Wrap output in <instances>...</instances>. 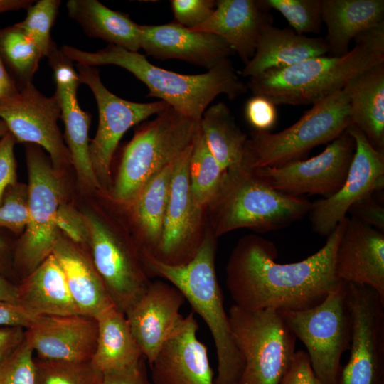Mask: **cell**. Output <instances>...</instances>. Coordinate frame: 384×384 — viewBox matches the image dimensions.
<instances>
[{
  "instance_id": "cell-1",
  "label": "cell",
  "mask_w": 384,
  "mask_h": 384,
  "mask_svg": "<svg viewBox=\"0 0 384 384\" xmlns=\"http://www.w3.org/2000/svg\"><path fill=\"white\" fill-rule=\"evenodd\" d=\"M346 218L319 250L293 263L276 262L272 242L253 234L242 237L225 267V284L234 304L250 311H302L320 304L341 282L334 260Z\"/></svg>"
},
{
  "instance_id": "cell-2",
  "label": "cell",
  "mask_w": 384,
  "mask_h": 384,
  "mask_svg": "<svg viewBox=\"0 0 384 384\" xmlns=\"http://www.w3.org/2000/svg\"><path fill=\"white\" fill-rule=\"evenodd\" d=\"M61 50L78 65H114L126 69L146 85L147 97H157L197 121L217 96L223 94L234 100L248 90L229 58L204 73L186 75L159 68L145 55L113 45L93 53L68 45Z\"/></svg>"
},
{
  "instance_id": "cell-3",
  "label": "cell",
  "mask_w": 384,
  "mask_h": 384,
  "mask_svg": "<svg viewBox=\"0 0 384 384\" xmlns=\"http://www.w3.org/2000/svg\"><path fill=\"white\" fill-rule=\"evenodd\" d=\"M354 40L355 46L343 56H316L265 72L250 78L247 89L275 105H314L341 90L355 75L384 62V23Z\"/></svg>"
},
{
  "instance_id": "cell-4",
  "label": "cell",
  "mask_w": 384,
  "mask_h": 384,
  "mask_svg": "<svg viewBox=\"0 0 384 384\" xmlns=\"http://www.w3.org/2000/svg\"><path fill=\"white\" fill-rule=\"evenodd\" d=\"M216 247L217 238L207 225L197 253L186 265H166L146 252L141 256L149 277H161L176 287L207 325L218 360L215 384H240L245 363L223 305L215 271Z\"/></svg>"
},
{
  "instance_id": "cell-5",
  "label": "cell",
  "mask_w": 384,
  "mask_h": 384,
  "mask_svg": "<svg viewBox=\"0 0 384 384\" xmlns=\"http://www.w3.org/2000/svg\"><path fill=\"white\" fill-rule=\"evenodd\" d=\"M311 206L306 198L280 192L241 166L224 173L206 207L207 225L217 238L241 228L267 233L302 218Z\"/></svg>"
},
{
  "instance_id": "cell-6",
  "label": "cell",
  "mask_w": 384,
  "mask_h": 384,
  "mask_svg": "<svg viewBox=\"0 0 384 384\" xmlns=\"http://www.w3.org/2000/svg\"><path fill=\"white\" fill-rule=\"evenodd\" d=\"M199 127L170 106L142 123L123 149L110 197L129 206L150 178L192 146Z\"/></svg>"
},
{
  "instance_id": "cell-7",
  "label": "cell",
  "mask_w": 384,
  "mask_h": 384,
  "mask_svg": "<svg viewBox=\"0 0 384 384\" xmlns=\"http://www.w3.org/2000/svg\"><path fill=\"white\" fill-rule=\"evenodd\" d=\"M351 124L348 100L341 90L313 105L297 122L281 132L252 130L245 142L242 166L252 171L302 160L312 149L331 142Z\"/></svg>"
},
{
  "instance_id": "cell-8",
  "label": "cell",
  "mask_w": 384,
  "mask_h": 384,
  "mask_svg": "<svg viewBox=\"0 0 384 384\" xmlns=\"http://www.w3.org/2000/svg\"><path fill=\"white\" fill-rule=\"evenodd\" d=\"M231 332L245 363L240 384H279L294 357L296 336L279 310L228 311Z\"/></svg>"
},
{
  "instance_id": "cell-9",
  "label": "cell",
  "mask_w": 384,
  "mask_h": 384,
  "mask_svg": "<svg viewBox=\"0 0 384 384\" xmlns=\"http://www.w3.org/2000/svg\"><path fill=\"white\" fill-rule=\"evenodd\" d=\"M305 346L321 384H336L343 353L350 348L352 316L347 283L341 281L320 304L302 311H279Z\"/></svg>"
},
{
  "instance_id": "cell-10",
  "label": "cell",
  "mask_w": 384,
  "mask_h": 384,
  "mask_svg": "<svg viewBox=\"0 0 384 384\" xmlns=\"http://www.w3.org/2000/svg\"><path fill=\"white\" fill-rule=\"evenodd\" d=\"M83 217L92 263L112 303L125 314L151 283L137 242L95 212Z\"/></svg>"
},
{
  "instance_id": "cell-11",
  "label": "cell",
  "mask_w": 384,
  "mask_h": 384,
  "mask_svg": "<svg viewBox=\"0 0 384 384\" xmlns=\"http://www.w3.org/2000/svg\"><path fill=\"white\" fill-rule=\"evenodd\" d=\"M26 156L29 218L14 262L26 276L53 252L59 233L55 220L63 202V189L50 159L39 146L29 144Z\"/></svg>"
},
{
  "instance_id": "cell-12",
  "label": "cell",
  "mask_w": 384,
  "mask_h": 384,
  "mask_svg": "<svg viewBox=\"0 0 384 384\" xmlns=\"http://www.w3.org/2000/svg\"><path fill=\"white\" fill-rule=\"evenodd\" d=\"M77 69L80 83L90 88L97 102L99 124L90 144V157L101 191L109 193L111 164L122 136L129 128L169 105L163 100L142 103L120 98L103 85L97 68L78 64Z\"/></svg>"
},
{
  "instance_id": "cell-13",
  "label": "cell",
  "mask_w": 384,
  "mask_h": 384,
  "mask_svg": "<svg viewBox=\"0 0 384 384\" xmlns=\"http://www.w3.org/2000/svg\"><path fill=\"white\" fill-rule=\"evenodd\" d=\"M347 289L352 316L350 356L336 384H383L384 301L368 286L347 283Z\"/></svg>"
},
{
  "instance_id": "cell-14",
  "label": "cell",
  "mask_w": 384,
  "mask_h": 384,
  "mask_svg": "<svg viewBox=\"0 0 384 384\" xmlns=\"http://www.w3.org/2000/svg\"><path fill=\"white\" fill-rule=\"evenodd\" d=\"M191 150L192 146L175 161L162 234L152 255L166 265L189 262L197 253L207 229L206 209L195 202L190 188Z\"/></svg>"
},
{
  "instance_id": "cell-15",
  "label": "cell",
  "mask_w": 384,
  "mask_h": 384,
  "mask_svg": "<svg viewBox=\"0 0 384 384\" xmlns=\"http://www.w3.org/2000/svg\"><path fill=\"white\" fill-rule=\"evenodd\" d=\"M354 152V139L346 129L312 158L252 171L280 192L296 196L309 194L328 198L343 185Z\"/></svg>"
},
{
  "instance_id": "cell-16",
  "label": "cell",
  "mask_w": 384,
  "mask_h": 384,
  "mask_svg": "<svg viewBox=\"0 0 384 384\" xmlns=\"http://www.w3.org/2000/svg\"><path fill=\"white\" fill-rule=\"evenodd\" d=\"M347 131L355 142V152L340 189L328 198L311 202L309 220L313 230L328 236L347 217L349 208L384 186V151L373 147L354 124Z\"/></svg>"
},
{
  "instance_id": "cell-17",
  "label": "cell",
  "mask_w": 384,
  "mask_h": 384,
  "mask_svg": "<svg viewBox=\"0 0 384 384\" xmlns=\"http://www.w3.org/2000/svg\"><path fill=\"white\" fill-rule=\"evenodd\" d=\"M61 115L58 97H46L30 83L16 95L0 102V119L16 142L43 147L55 171L70 162L58 126Z\"/></svg>"
},
{
  "instance_id": "cell-18",
  "label": "cell",
  "mask_w": 384,
  "mask_h": 384,
  "mask_svg": "<svg viewBox=\"0 0 384 384\" xmlns=\"http://www.w3.org/2000/svg\"><path fill=\"white\" fill-rule=\"evenodd\" d=\"M183 294L174 285L151 282L144 293L125 312L132 334L150 366L183 319Z\"/></svg>"
},
{
  "instance_id": "cell-19",
  "label": "cell",
  "mask_w": 384,
  "mask_h": 384,
  "mask_svg": "<svg viewBox=\"0 0 384 384\" xmlns=\"http://www.w3.org/2000/svg\"><path fill=\"white\" fill-rule=\"evenodd\" d=\"M96 319L83 315L39 316L25 329V340L41 359L89 361L97 340Z\"/></svg>"
},
{
  "instance_id": "cell-20",
  "label": "cell",
  "mask_w": 384,
  "mask_h": 384,
  "mask_svg": "<svg viewBox=\"0 0 384 384\" xmlns=\"http://www.w3.org/2000/svg\"><path fill=\"white\" fill-rule=\"evenodd\" d=\"M198 331L193 312L183 317L149 366L154 384H215L208 349Z\"/></svg>"
},
{
  "instance_id": "cell-21",
  "label": "cell",
  "mask_w": 384,
  "mask_h": 384,
  "mask_svg": "<svg viewBox=\"0 0 384 384\" xmlns=\"http://www.w3.org/2000/svg\"><path fill=\"white\" fill-rule=\"evenodd\" d=\"M336 277L368 286L384 301V234L361 220L347 217L334 260Z\"/></svg>"
},
{
  "instance_id": "cell-22",
  "label": "cell",
  "mask_w": 384,
  "mask_h": 384,
  "mask_svg": "<svg viewBox=\"0 0 384 384\" xmlns=\"http://www.w3.org/2000/svg\"><path fill=\"white\" fill-rule=\"evenodd\" d=\"M140 48L159 60L178 59L208 70L234 53L223 38L193 31L175 21L140 25Z\"/></svg>"
},
{
  "instance_id": "cell-23",
  "label": "cell",
  "mask_w": 384,
  "mask_h": 384,
  "mask_svg": "<svg viewBox=\"0 0 384 384\" xmlns=\"http://www.w3.org/2000/svg\"><path fill=\"white\" fill-rule=\"evenodd\" d=\"M272 17L261 0H218L212 15L195 31L223 38L245 64L253 57L260 33Z\"/></svg>"
},
{
  "instance_id": "cell-24",
  "label": "cell",
  "mask_w": 384,
  "mask_h": 384,
  "mask_svg": "<svg viewBox=\"0 0 384 384\" xmlns=\"http://www.w3.org/2000/svg\"><path fill=\"white\" fill-rule=\"evenodd\" d=\"M52 254L63 270L81 315L97 319L114 306L90 256L78 245L59 233Z\"/></svg>"
},
{
  "instance_id": "cell-25",
  "label": "cell",
  "mask_w": 384,
  "mask_h": 384,
  "mask_svg": "<svg viewBox=\"0 0 384 384\" xmlns=\"http://www.w3.org/2000/svg\"><path fill=\"white\" fill-rule=\"evenodd\" d=\"M326 53L329 48L324 38L308 37L292 29L277 28L270 23L262 28L254 55L245 65L241 75L250 78Z\"/></svg>"
},
{
  "instance_id": "cell-26",
  "label": "cell",
  "mask_w": 384,
  "mask_h": 384,
  "mask_svg": "<svg viewBox=\"0 0 384 384\" xmlns=\"http://www.w3.org/2000/svg\"><path fill=\"white\" fill-rule=\"evenodd\" d=\"M17 289L18 304L36 316L80 314L53 254L26 275Z\"/></svg>"
},
{
  "instance_id": "cell-27",
  "label": "cell",
  "mask_w": 384,
  "mask_h": 384,
  "mask_svg": "<svg viewBox=\"0 0 384 384\" xmlns=\"http://www.w3.org/2000/svg\"><path fill=\"white\" fill-rule=\"evenodd\" d=\"M321 17L330 56H343L358 35L384 23V1L321 0Z\"/></svg>"
},
{
  "instance_id": "cell-28",
  "label": "cell",
  "mask_w": 384,
  "mask_h": 384,
  "mask_svg": "<svg viewBox=\"0 0 384 384\" xmlns=\"http://www.w3.org/2000/svg\"><path fill=\"white\" fill-rule=\"evenodd\" d=\"M358 127L376 149L384 151V62L355 75L342 89Z\"/></svg>"
},
{
  "instance_id": "cell-29",
  "label": "cell",
  "mask_w": 384,
  "mask_h": 384,
  "mask_svg": "<svg viewBox=\"0 0 384 384\" xmlns=\"http://www.w3.org/2000/svg\"><path fill=\"white\" fill-rule=\"evenodd\" d=\"M175 161L150 178L134 201L125 207L131 210L140 252L153 255L161 240Z\"/></svg>"
},
{
  "instance_id": "cell-30",
  "label": "cell",
  "mask_w": 384,
  "mask_h": 384,
  "mask_svg": "<svg viewBox=\"0 0 384 384\" xmlns=\"http://www.w3.org/2000/svg\"><path fill=\"white\" fill-rule=\"evenodd\" d=\"M67 8L69 16L90 37L133 52L140 48V25L128 14L114 11L97 0H69Z\"/></svg>"
},
{
  "instance_id": "cell-31",
  "label": "cell",
  "mask_w": 384,
  "mask_h": 384,
  "mask_svg": "<svg viewBox=\"0 0 384 384\" xmlns=\"http://www.w3.org/2000/svg\"><path fill=\"white\" fill-rule=\"evenodd\" d=\"M78 88L56 87L60 118L65 126V139L79 185L82 189L100 190L90 157L89 129L91 115L83 111L78 102Z\"/></svg>"
},
{
  "instance_id": "cell-32",
  "label": "cell",
  "mask_w": 384,
  "mask_h": 384,
  "mask_svg": "<svg viewBox=\"0 0 384 384\" xmlns=\"http://www.w3.org/2000/svg\"><path fill=\"white\" fill-rule=\"evenodd\" d=\"M97 340L92 365L101 373L121 369L143 356L125 314L112 306L97 319Z\"/></svg>"
},
{
  "instance_id": "cell-33",
  "label": "cell",
  "mask_w": 384,
  "mask_h": 384,
  "mask_svg": "<svg viewBox=\"0 0 384 384\" xmlns=\"http://www.w3.org/2000/svg\"><path fill=\"white\" fill-rule=\"evenodd\" d=\"M200 127L208 147L223 171L242 166L247 136L238 126L225 103L208 107L200 120Z\"/></svg>"
},
{
  "instance_id": "cell-34",
  "label": "cell",
  "mask_w": 384,
  "mask_h": 384,
  "mask_svg": "<svg viewBox=\"0 0 384 384\" xmlns=\"http://www.w3.org/2000/svg\"><path fill=\"white\" fill-rule=\"evenodd\" d=\"M0 57L19 90L32 83L42 58L36 45L16 23L0 29Z\"/></svg>"
},
{
  "instance_id": "cell-35",
  "label": "cell",
  "mask_w": 384,
  "mask_h": 384,
  "mask_svg": "<svg viewBox=\"0 0 384 384\" xmlns=\"http://www.w3.org/2000/svg\"><path fill=\"white\" fill-rule=\"evenodd\" d=\"M224 173L208 147L199 127L189 162L190 188L199 206L206 209L220 187Z\"/></svg>"
},
{
  "instance_id": "cell-36",
  "label": "cell",
  "mask_w": 384,
  "mask_h": 384,
  "mask_svg": "<svg viewBox=\"0 0 384 384\" xmlns=\"http://www.w3.org/2000/svg\"><path fill=\"white\" fill-rule=\"evenodd\" d=\"M101 374L91 361L35 359L34 384H97Z\"/></svg>"
},
{
  "instance_id": "cell-37",
  "label": "cell",
  "mask_w": 384,
  "mask_h": 384,
  "mask_svg": "<svg viewBox=\"0 0 384 384\" xmlns=\"http://www.w3.org/2000/svg\"><path fill=\"white\" fill-rule=\"evenodd\" d=\"M265 7L279 12L298 34L321 31V0H261Z\"/></svg>"
},
{
  "instance_id": "cell-38",
  "label": "cell",
  "mask_w": 384,
  "mask_h": 384,
  "mask_svg": "<svg viewBox=\"0 0 384 384\" xmlns=\"http://www.w3.org/2000/svg\"><path fill=\"white\" fill-rule=\"evenodd\" d=\"M60 5L59 0L38 1L27 10L24 20L16 23L33 42L42 58L46 57L53 41L50 37V29Z\"/></svg>"
},
{
  "instance_id": "cell-39",
  "label": "cell",
  "mask_w": 384,
  "mask_h": 384,
  "mask_svg": "<svg viewBox=\"0 0 384 384\" xmlns=\"http://www.w3.org/2000/svg\"><path fill=\"white\" fill-rule=\"evenodd\" d=\"M29 218L28 185L16 182L6 190L0 205V228L19 234Z\"/></svg>"
},
{
  "instance_id": "cell-40",
  "label": "cell",
  "mask_w": 384,
  "mask_h": 384,
  "mask_svg": "<svg viewBox=\"0 0 384 384\" xmlns=\"http://www.w3.org/2000/svg\"><path fill=\"white\" fill-rule=\"evenodd\" d=\"M33 351L22 343L0 361V384H34Z\"/></svg>"
},
{
  "instance_id": "cell-41",
  "label": "cell",
  "mask_w": 384,
  "mask_h": 384,
  "mask_svg": "<svg viewBox=\"0 0 384 384\" xmlns=\"http://www.w3.org/2000/svg\"><path fill=\"white\" fill-rule=\"evenodd\" d=\"M170 4L174 21L187 28L204 23L216 6L215 0H171Z\"/></svg>"
},
{
  "instance_id": "cell-42",
  "label": "cell",
  "mask_w": 384,
  "mask_h": 384,
  "mask_svg": "<svg viewBox=\"0 0 384 384\" xmlns=\"http://www.w3.org/2000/svg\"><path fill=\"white\" fill-rule=\"evenodd\" d=\"M244 114L247 123L255 131L270 132L277 119L276 105L262 95H252L248 99Z\"/></svg>"
},
{
  "instance_id": "cell-43",
  "label": "cell",
  "mask_w": 384,
  "mask_h": 384,
  "mask_svg": "<svg viewBox=\"0 0 384 384\" xmlns=\"http://www.w3.org/2000/svg\"><path fill=\"white\" fill-rule=\"evenodd\" d=\"M55 224L58 230L63 233L68 239L79 244H87L88 233L83 215L65 202L59 206Z\"/></svg>"
},
{
  "instance_id": "cell-44",
  "label": "cell",
  "mask_w": 384,
  "mask_h": 384,
  "mask_svg": "<svg viewBox=\"0 0 384 384\" xmlns=\"http://www.w3.org/2000/svg\"><path fill=\"white\" fill-rule=\"evenodd\" d=\"M16 142L10 132L0 139V205L7 188L17 182L14 151Z\"/></svg>"
},
{
  "instance_id": "cell-45",
  "label": "cell",
  "mask_w": 384,
  "mask_h": 384,
  "mask_svg": "<svg viewBox=\"0 0 384 384\" xmlns=\"http://www.w3.org/2000/svg\"><path fill=\"white\" fill-rule=\"evenodd\" d=\"M146 363L142 357L129 366L102 373L97 384H151Z\"/></svg>"
},
{
  "instance_id": "cell-46",
  "label": "cell",
  "mask_w": 384,
  "mask_h": 384,
  "mask_svg": "<svg viewBox=\"0 0 384 384\" xmlns=\"http://www.w3.org/2000/svg\"><path fill=\"white\" fill-rule=\"evenodd\" d=\"M279 384H321L313 371L307 353L297 351Z\"/></svg>"
},
{
  "instance_id": "cell-47",
  "label": "cell",
  "mask_w": 384,
  "mask_h": 384,
  "mask_svg": "<svg viewBox=\"0 0 384 384\" xmlns=\"http://www.w3.org/2000/svg\"><path fill=\"white\" fill-rule=\"evenodd\" d=\"M353 217L379 230H384V208L369 196L354 203L348 210Z\"/></svg>"
},
{
  "instance_id": "cell-48",
  "label": "cell",
  "mask_w": 384,
  "mask_h": 384,
  "mask_svg": "<svg viewBox=\"0 0 384 384\" xmlns=\"http://www.w3.org/2000/svg\"><path fill=\"white\" fill-rule=\"evenodd\" d=\"M36 316L17 303L0 302V328L6 326H30Z\"/></svg>"
},
{
  "instance_id": "cell-49",
  "label": "cell",
  "mask_w": 384,
  "mask_h": 384,
  "mask_svg": "<svg viewBox=\"0 0 384 384\" xmlns=\"http://www.w3.org/2000/svg\"><path fill=\"white\" fill-rule=\"evenodd\" d=\"M25 329L21 326L0 328V361L11 354L24 340Z\"/></svg>"
},
{
  "instance_id": "cell-50",
  "label": "cell",
  "mask_w": 384,
  "mask_h": 384,
  "mask_svg": "<svg viewBox=\"0 0 384 384\" xmlns=\"http://www.w3.org/2000/svg\"><path fill=\"white\" fill-rule=\"evenodd\" d=\"M19 90L0 57V102L18 94Z\"/></svg>"
},
{
  "instance_id": "cell-51",
  "label": "cell",
  "mask_w": 384,
  "mask_h": 384,
  "mask_svg": "<svg viewBox=\"0 0 384 384\" xmlns=\"http://www.w3.org/2000/svg\"><path fill=\"white\" fill-rule=\"evenodd\" d=\"M0 302L18 304L17 286L7 280L0 272Z\"/></svg>"
},
{
  "instance_id": "cell-52",
  "label": "cell",
  "mask_w": 384,
  "mask_h": 384,
  "mask_svg": "<svg viewBox=\"0 0 384 384\" xmlns=\"http://www.w3.org/2000/svg\"><path fill=\"white\" fill-rule=\"evenodd\" d=\"M33 4V1L31 0H0V14L10 11L28 10Z\"/></svg>"
},
{
  "instance_id": "cell-53",
  "label": "cell",
  "mask_w": 384,
  "mask_h": 384,
  "mask_svg": "<svg viewBox=\"0 0 384 384\" xmlns=\"http://www.w3.org/2000/svg\"><path fill=\"white\" fill-rule=\"evenodd\" d=\"M9 246L6 242L0 236V269L4 268L9 255Z\"/></svg>"
},
{
  "instance_id": "cell-54",
  "label": "cell",
  "mask_w": 384,
  "mask_h": 384,
  "mask_svg": "<svg viewBox=\"0 0 384 384\" xmlns=\"http://www.w3.org/2000/svg\"><path fill=\"white\" fill-rule=\"evenodd\" d=\"M9 129L5 122L0 119V139L9 133Z\"/></svg>"
}]
</instances>
